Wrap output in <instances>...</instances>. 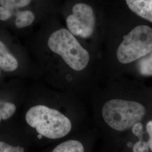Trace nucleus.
<instances>
[{
    "label": "nucleus",
    "instance_id": "nucleus-1",
    "mask_svg": "<svg viewBox=\"0 0 152 152\" xmlns=\"http://www.w3.org/2000/svg\"><path fill=\"white\" fill-rule=\"evenodd\" d=\"M28 124L36 129L39 134L49 139H60L71 131L70 120L59 111L45 105H36L26 115Z\"/></svg>",
    "mask_w": 152,
    "mask_h": 152
},
{
    "label": "nucleus",
    "instance_id": "nucleus-2",
    "mask_svg": "<svg viewBox=\"0 0 152 152\" xmlns=\"http://www.w3.org/2000/svg\"><path fill=\"white\" fill-rule=\"evenodd\" d=\"M49 49L60 55L72 69L81 71L87 66L90 55L68 29L61 28L53 33L48 41Z\"/></svg>",
    "mask_w": 152,
    "mask_h": 152
},
{
    "label": "nucleus",
    "instance_id": "nucleus-3",
    "mask_svg": "<svg viewBox=\"0 0 152 152\" xmlns=\"http://www.w3.org/2000/svg\"><path fill=\"white\" fill-rule=\"evenodd\" d=\"M146 110L139 103L113 99L104 105L102 115L105 122L115 130H126L139 122Z\"/></svg>",
    "mask_w": 152,
    "mask_h": 152
},
{
    "label": "nucleus",
    "instance_id": "nucleus-4",
    "mask_svg": "<svg viewBox=\"0 0 152 152\" xmlns=\"http://www.w3.org/2000/svg\"><path fill=\"white\" fill-rule=\"evenodd\" d=\"M152 51V28L139 26L127 35L117 51V56L122 64H129L139 60Z\"/></svg>",
    "mask_w": 152,
    "mask_h": 152
},
{
    "label": "nucleus",
    "instance_id": "nucleus-5",
    "mask_svg": "<svg viewBox=\"0 0 152 152\" xmlns=\"http://www.w3.org/2000/svg\"><path fill=\"white\" fill-rule=\"evenodd\" d=\"M66 24L68 30L75 36L90 37L95 26V16L92 7L86 4H77L72 9V14L66 18Z\"/></svg>",
    "mask_w": 152,
    "mask_h": 152
},
{
    "label": "nucleus",
    "instance_id": "nucleus-6",
    "mask_svg": "<svg viewBox=\"0 0 152 152\" xmlns=\"http://www.w3.org/2000/svg\"><path fill=\"white\" fill-rule=\"evenodd\" d=\"M131 11L152 23V0H126Z\"/></svg>",
    "mask_w": 152,
    "mask_h": 152
},
{
    "label": "nucleus",
    "instance_id": "nucleus-7",
    "mask_svg": "<svg viewBox=\"0 0 152 152\" xmlns=\"http://www.w3.org/2000/svg\"><path fill=\"white\" fill-rule=\"evenodd\" d=\"M18 61L11 54L6 46L0 41V68L7 72H13L18 67Z\"/></svg>",
    "mask_w": 152,
    "mask_h": 152
},
{
    "label": "nucleus",
    "instance_id": "nucleus-8",
    "mask_svg": "<svg viewBox=\"0 0 152 152\" xmlns=\"http://www.w3.org/2000/svg\"><path fill=\"white\" fill-rule=\"evenodd\" d=\"M35 19V16L32 11L30 10L19 11L16 14L15 22V26L19 29L30 26Z\"/></svg>",
    "mask_w": 152,
    "mask_h": 152
},
{
    "label": "nucleus",
    "instance_id": "nucleus-9",
    "mask_svg": "<svg viewBox=\"0 0 152 152\" xmlns=\"http://www.w3.org/2000/svg\"><path fill=\"white\" fill-rule=\"evenodd\" d=\"M52 152H84V148L81 142L71 140L61 143Z\"/></svg>",
    "mask_w": 152,
    "mask_h": 152
},
{
    "label": "nucleus",
    "instance_id": "nucleus-10",
    "mask_svg": "<svg viewBox=\"0 0 152 152\" xmlns=\"http://www.w3.org/2000/svg\"><path fill=\"white\" fill-rule=\"evenodd\" d=\"M137 68L142 76H152V51L140 59L137 63Z\"/></svg>",
    "mask_w": 152,
    "mask_h": 152
},
{
    "label": "nucleus",
    "instance_id": "nucleus-11",
    "mask_svg": "<svg viewBox=\"0 0 152 152\" xmlns=\"http://www.w3.org/2000/svg\"><path fill=\"white\" fill-rule=\"evenodd\" d=\"M16 109L14 104L0 100V122L10 118L15 113Z\"/></svg>",
    "mask_w": 152,
    "mask_h": 152
},
{
    "label": "nucleus",
    "instance_id": "nucleus-12",
    "mask_svg": "<svg viewBox=\"0 0 152 152\" xmlns=\"http://www.w3.org/2000/svg\"><path fill=\"white\" fill-rule=\"evenodd\" d=\"M31 0H0V5L6 9L14 11L28 5Z\"/></svg>",
    "mask_w": 152,
    "mask_h": 152
},
{
    "label": "nucleus",
    "instance_id": "nucleus-13",
    "mask_svg": "<svg viewBox=\"0 0 152 152\" xmlns=\"http://www.w3.org/2000/svg\"><path fill=\"white\" fill-rule=\"evenodd\" d=\"M0 152H24L23 148L13 147L3 141H0Z\"/></svg>",
    "mask_w": 152,
    "mask_h": 152
},
{
    "label": "nucleus",
    "instance_id": "nucleus-14",
    "mask_svg": "<svg viewBox=\"0 0 152 152\" xmlns=\"http://www.w3.org/2000/svg\"><path fill=\"white\" fill-rule=\"evenodd\" d=\"M149 148L147 142L140 140L134 145L133 152H149Z\"/></svg>",
    "mask_w": 152,
    "mask_h": 152
},
{
    "label": "nucleus",
    "instance_id": "nucleus-15",
    "mask_svg": "<svg viewBox=\"0 0 152 152\" xmlns=\"http://www.w3.org/2000/svg\"><path fill=\"white\" fill-rule=\"evenodd\" d=\"M14 11L6 9L3 6H0V20L5 21L10 18Z\"/></svg>",
    "mask_w": 152,
    "mask_h": 152
},
{
    "label": "nucleus",
    "instance_id": "nucleus-16",
    "mask_svg": "<svg viewBox=\"0 0 152 152\" xmlns=\"http://www.w3.org/2000/svg\"><path fill=\"white\" fill-rule=\"evenodd\" d=\"M133 134L141 140V137L143 134V127L141 123L137 122L132 126Z\"/></svg>",
    "mask_w": 152,
    "mask_h": 152
},
{
    "label": "nucleus",
    "instance_id": "nucleus-17",
    "mask_svg": "<svg viewBox=\"0 0 152 152\" xmlns=\"http://www.w3.org/2000/svg\"><path fill=\"white\" fill-rule=\"evenodd\" d=\"M147 131L149 136L152 137V121H149L147 124Z\"/></svg>",
    "mask_w": 152,
    "mask_h": 152
},
{
    "label": "nucleus",
    "instance_id": "nucleus-18",
    "mask_svg": "<svg viewBox=\"0 0 152 152\" xmlns=\"http://www.w3.org/2000/svg\"><path fill=\"white\" fill-rule=\"evenodd\" d=\"M147 144H148V145L149 148L151 149V150L152 151V137H150L149 140L148 141Z\"/></svg>",
    "mask_w": 152,
    "mask_h": 152
},
{
    "label": "nucleus",
    "instance_id": "nucleus-19",
    "mask_svg": "<svg viewBox=\"0 0 152 152\" xmlns=\"http://www.w3.org/2000/svg\"><path fill=\"white\" fill-rule=\"evenodd\" d=\"M42 136L41 135H40V134H39V135L38 136V137H39V139H41L42 138Z\"/></svg>",
    "mask_w": 152,
    "mask_h": 152
},
{
    "label": "nucleus",
    "instance_id": "nucleus-20",
    "mask_svg": "<svg viewBox=\"0 0 152 152\" xmlns=\"http://www.w3.org/2000/svg\"><path fill=\"white\" fill-rule=\"evenodd\" d=\"M0 75H1V68H0Z\"/></svg>",
    "mask_w": 152,
    "mask_h": 152
}]
</instances>
